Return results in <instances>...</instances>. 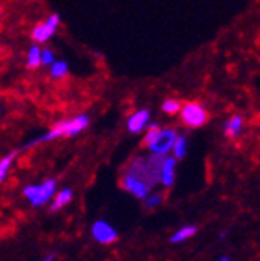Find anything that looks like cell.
Wrapping results in <instances>:
<instances>
[{
    "mask_svg": "<svg viewBox=\"0 0 260 261\" xmlns=\"http://www.w3.org/2000/svg\"><path fill=\"white\" fill-rule=\"evenodd\" d=\"M40 56H42V48L38 43H34L28 49V58H26V64H28V69H37L40 65Z\"/></svg>",
    "mask_w": 260,
    "mask_h": 261,
    "instance_id": "14",
    "label": "cell"
},
{
    "mask_svg": "<svg viewBox=\"0 0 260 261\" xmlns=\"http://www.w3.org/2000/svg\"><path fill=\"white\" fill-rule=\"evenodd\" d=\"M163 201H164V196L161 193L150 191V194L144 199V205H146V208H149V211H153V208L160 207L163 204Z\"/></svg>",
    "mask_w": 260,
    "mask_h": 261,
    "instance_id": "16",
    "label": "cell"
},
{
    "mask_svg": "<svg viewBox=\"0 0 260 261\" xmlns=\"http://www.w3.org/2000/svg\"><path fill=\"white\" fill-rule=\"evenodd\" d=\"M91 236L99 244H112L119 239V232L106 220H96L91 226Z\"/></svg>",
    "mask_w": 260,
    "mask_h": 261,
    "instance_id": "6",
    "label": "cell"
},
{
    "mask_svg": "<svg viewBox=\"0 0 260 261\" xmlns=\"http://www.w3.org/2000/svg\"><path fill=\"white\" fill-rule=\"evenodd\" d=\"M243 124H244V120L241 115H233L230 120L225 121L224 124V134L228 137V139H237L241 130H243Z\"/></svg>",
    "mask_w": 260,
    "mask_h": 261,
    "instance_id": "10",
    "label": "cell"
},
{
    "mask_svg": "<svg viewBox=\"0 0 260 261\" xmlns=\"http://www.w3.org/2000/svg\"><path fill=\"white\" fill-rule=\"evenodd\" d=\"M40 261H55V256L51 255V256H46V258H43V259H40Z\"/></svg>",
    "mask_w": 260,
    "mask_h": 261,
    "instance_id": "20",
    "label": "cell"
},
{
    "mask_svg": "<svg viewBox=\"0 0 260 261\" xmlns=\"http://www.w3.org/2000/svg\"><path fill=\"white\" fill-rule=\"evenodd\" d=\"M198 232V228L195 226V225H185V226H182L179 228L173 236H171V244H180V242H185L188 239H192L195 234Z\"/></svg>",
    "mask_w": 260,
    "mask_h": 261,
    "instance_id": "11",
    "label": "cell"
},
{
    "mask_svg": "<svg viewBox=\"0 0 260 261\" xmlns=\"http://www.w3.org/2000/svg\"><path fill=\"white\" fill-rule=\"evenodd\" d=\"M219 261H231V259H230L228 256H222V258H220Z\"/></svg>",
    "mask_w": 260,
    "mask_h": 261,
    "instance_id": "21",
    "label": "cell"
},
{
    "mask_svg": "<svg viewBox=\"0 0 260 261\" xmlns=\"http://www.w3.org/2000/svg\"><path fill=\"white\" fill-rule=\"evenodd\" d=\"M179 113H180V121L192 129L203 127L207 123V120H209V113L198 102L182 103Z\"/></svg>",
    "mask_w": 260,
    "mask_h": 261,
    "instance_id": "2",
    "label": "cell"
},
{
    "mask_svg": "<svg viewBox=\"0 0 260 261\" xmlns=\"http://www.w3.org/2000/svg\"><path fill=\"white\" fill-rule=\"evenodd\" d=\"M180 107H182V102L179 99H166L161 103V110L166 115H176V113H179Z\"/></svg>",
    "mask_w": 260,
    "mask_h": 261,
    "instance_id": "18",
    "label": "cell"
},
{
    "mask_svg": "<svg viewBox=\"0 0 260 261\" xmlns=\"http://www.w3.org/2000/svg\"><path fill=\"white\" fill-rule=\"evenodd\" d=\"M50 70V76L53 78V80H62V78H66L69 75V64L66 61H58L55 59V62L48 67Z\"/></svg>",
    "mask_w": 260,
    "mask_h": 261,
    "instance_id": "12",
    "label": "cell"
},
{
    "mask_svg": "<svg viewBox=\"0 0 260 261\" xmlns=\"http://www.w3.org/2000/svg\"><path fill=\"white\" fill-rule=\"evenodd\" d=\"M176 164L177 160L174 156H166L163 164H161V171H160V185L164 188H171L174 185L176 180Z\"/></svg>",
    "mask_w": 260,
    "mask_h": 261,
    "instance_id": "8",
    "label": "cell"
},
{
    "mask_svg": "<svg viewBox=\"0 0 260 261\" xmlns=\"http://www.w3.org/2000/svg\"><path fill=\"white\" fill-rule=\"evenodd\" d=\"M150 110L149 109H139L136 112H133L128 116L126 120V129L129 134H140L147 129L149 123H150Z\"/></svg>",
    "mask_w": 260,
    "mask_h": 261,
    "instance_id": "7",
    "label": "cell"
},
{
    "mask_svg": "<svg viewBox=\"0 0 260 261\" xmlns=\"http://www.w3.org/2000/svg\"><path fill=\"white\" fill-rule=\"evenodd\" d=\"M56 191H58V181L55 178H46L38 185L32 184L24 187L22 194L32 207H42L53 199Z\"/></svg>",
    "mask_w": 260,
    "mask_h": 261,
    "instance_id": "1",
    "label": "cell"
},
{
    "mask_svg": "<svg viewBox=\"0 0 260 261\" xmlns=\"http://www.w3.org/2000/svg\"><path fill=\"white\" fill-rule=\"evenodd\" d=\"M187 148H188V140L184 134H177L176 140H174V145L171 148L173 156L179 161V160H184L185 154H187Z\"/></svg>",
    "mask_w": 260,
    "mask_h": 261,
    "instance_id": "13",
    "label": "cell"
},
{
    "mask_svg": "<svg viewBox=\"0 0 260 261\" xmlns=\"http://www.w3.org/2000/svg\"><path fill=\"white\" fill-rule=\"evenodd\" d=\"M0 118H2V106H0Z\"/></svg>",
    "mask_w": 260,
    "mask_h": 261,
    "instance_id": "22",
    "label": "cell"
},
{
    "mask_svg": "<svg viewBox=\"0 0 260 261\" xmlns=\"http://www.w3.org/2000/svg\"><path fill=\"white\" fill-rule=\"evenodd\" d=\"M59 24H61V18L58 13H51V15L42 21L40 24H37L35 28L32 29L31 35H32V40L35 43H46L51 37L56 34V31L59 29Z\"/></svg>",
    "mask_w": 260,
    "mask_h": 261,
    "instance_id": "3",
    "label": "cell"
},
{
    "mask_svg": "<svg viewBox=\"0 0 260 261\" xmlns=\"http://www.w3.org/2000/svg\"><path fill=\"white\" fill-rule=\"evenodd\" d=\"M160 124L158 123H149V126H147V129H146V134H144V139H142V142H144V147H149L150 143L155 140V137L158 136V133H160Z\"/></svg>",
    "mask_w": 260,
    "mask_h": 261,
    "instance_id": "17",
    "label": "cell"
},
{
    "mask_svg": "<svg viewBox=\"0 0 260 261\" xmlns=\"http://www.w3.org/2000/svg\"><path fill=\"white\" fill-rule=\"evenodd\" d=\"M74 199V191L72 188H62L59 191L55 193L53 199H51V205L50 211L51 212H58L61 208H64L67 204H70V201Z\"/></svg>",
    "mask_w": 260,
    "mask_h": 261,
    "instance_id": "9",
    "label": "cell"
},
{
    "mask_svg": "<svg viewBox=\"0 0 260 261\" xmlns=\"http://www.w3.org/2000/svg\"><path fill=\"white\" fill-rule=\"evenodd\" d=\"M177 136V130L173 127H161L158 136L155 137V140L147 147V150L153 154H168L171 151L174 140Z\"/></svg>",
    "mask_w": 260,
    "mask_h": 261,
    "instance_id": "4",
    "label": "cell"
},
{
    "mask_svg": "<svg viewBox=\"0 0 260 261\" xmlns=\"http://www.w3.org/2000/svg\"><path fill=\"white\" fill-rule=\"evenodd\" d=\"M122 187L129 194H133L136 199H142V201H144L150 194V191L153 190L147 181H144L142 178H139L133 174H128V172H123V175H122Z\"/></svg>",
    "mask_w": 260,
    "mask_h": 261,
    "instance_id": "5",
    "label": "cell"
},
{
    "mask_svg": "<svg viewBox=\"0 0 260 261\" xmlns=\"http://www.w3.org/2000/svg\"><path fill=\"white\" fill-rule=\"evenodd\" d=\"M15 158H16V151H10L4 158H0V184L8 177V172L13 163H15Z\"/></svg>",
    "mask_w": 260,
    "mask_h": 261,
    "instance_id": "15",
    "label": "cell"
},
{
    "mask_svg": "<svg viewBox=\"0 0 260 261\" xmlns=\"http://www.w3.org/2000/svg\"><path fill=\"white\" fill-rule=\"evenodd\" d=\"M55 53L51 48H43L42 49V56H40V65H45V67H50L51 64L55 62Z\"/></svg>",
    "mask_w": 260,
    "mask_h": 261,
    "instance_id": "19",
    "label": "cell"
}]
</instances>
